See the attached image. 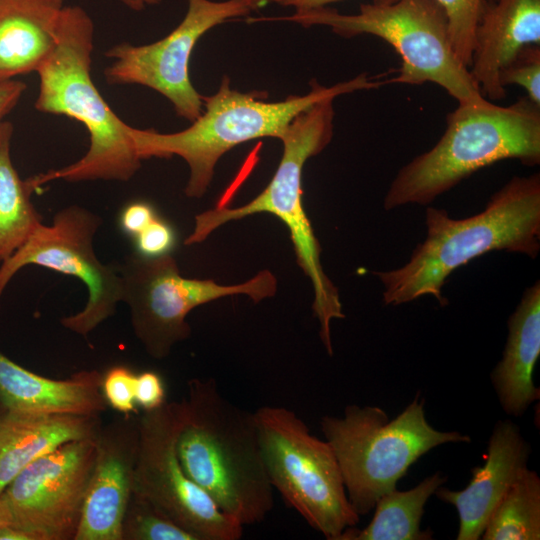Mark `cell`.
Returning <instances> with one entry per match:
<instances>
[{"label": "cell", "mask_w": 540, "mask_h": 540, "mask_svg": "<svg viewBox=\"0 0 540 540\" xmlns=\"http://www.w3.org/2000/svg\"><path fill=\"white\" fill-rule=\"evenodd\" d=\"M427 235L399 268L375 271L383 303L398 306L423 296L446 305L442 288L458 268L491 251L536 258L540 251V174L514 176L488 200L483 211L453 219L427 207Z\"/></svg>", "instance_id": "6da1fadb"}, {"label": "cell", "mask_w": 540, "mask_h": 540, "mask_svg": "<svg viewBox=\"0 0 540 540\" xmlns=\"http://www.w3.org/2000/svg\"><path fill=\"white\" fill-rule=\"evenodd\" d=\"M176 450L187 476L243 527L274 506L253 413L226 398L212 378L187 383Z\"/></svg>", "instance_id": "7a4b0ae2"}, {"label": "cell", "mask_w": 540, "mask_h": 540, "mask_svg": "<svg viewBox=\"0 0 540 540\" xmlns=\"http://www.w3.org/2000/svg\"><path fill=\"white\" fill-rule=\"evenodd\" d=\"M94 35L87 11L78 5L65 6L56 44L36 71L40 85L35 109L72 118L89 134L88 150L78 161L33 176L38 188L58 179L127 182L141 167L129 125L112 111L92 80Z\"/></svg>", "instance_id": "3957f363"}, {"label": "cell", "mask_w": 540, "mask_h": 540, "mask_svg": "<svg viewBox=\"0 0 540 540\" xmlns=\"http://www.w3.org/2000/svg\"><path fill=\"white\" fill-rule=\"evenodd\" d=\"M383 85L385 80L367 73L332 86H324L313 79L306 94L272 102L266 100L265 92H241L231 88L230 79L224 76L217 92L203 97L202 113L188 128L159 133L129 125L128 133L142 160L182 158L189 168L185 195L201 198L213 179L218 160L235 146L263 137L280 139L290 122L314 103Z\"/></svg>", "instance_id": "277c9868"}, {"label": "cell", "mask_w": 540, "mask_h": 540, "mask_svg": "<svg viewBox=\"0 0 540 540\" xmlns=\"http://www.w3.org/2000/svg\"><path fill=\"white\" fill-rule=\"evenodd\" d=\"M505 159L540 164V105L527 96L508 106L458 104L428 151L404 165L383 200L385 210L428 205L477 172Z\"/></svg>", "instance_id": "5b68a950"}, {"label": "cell", "mask_w": 540, "mask_h": 540, "mask_svg": "<svg viewBox=\"0 0 540 540\" xmlns=\"http://www.w3.org/2000/svg\"><path fill=\"white\" fill-rule=\"evenodd\" d=\"M334 98L320 100L300 112L280 140L283 154L266 188L238 208L217 207L195 216L194 228L185 239L193 245L207 239L218 227L258 213H269L287 227L297 263L311 282L312 309L319 322V336L329 355L333 354L331 321L342 319V303L337 287L324 272L321 246L303 206L302 173L306 161L322 152L334 133Z\"/></svg>", "instance_id": "8992f818"}, {"label": "cell", "mask_w": 540, "mask_h": 540, "mask_svg": "<svg viewBox=\"0 0 540 540\" xmlns=\"http://www.w3.org/2000/svg\"><path fill=\"white\" fill-rule=\"evenodd\" d=\"M287 21L303 27L326 26L352 38L368 34L389 43L399 54L398 75L386 84L441 86L458 104L478 105L486 99L470 70L458 58L450 38L447 15L436 0H397L390 4L363 3L356 14L327 7L280 17L249 19Z\"/></svg>", "instance_id": "52a82bcc"}, {"label": "cell", "mask_w": 540, "mask_h": 540, "mask_svg": "<svg viewBox=\"0 0 540 540\" xmlns=\"http://www.w3.org/2000/svg\"><path fill=\"white\" fill-rule=\"evenodd\" d=\"M425 400L415 399L393 420L380 407L349 405L342 417L323 416L325 440L338 461L347 497L361 516L394 490L422 455L445 443L471 441L457 431H439L426 419Z\"/></svg>", "instance_id": "ba28073f"}, {"label": "cell", "mask_w": 540, "mask_h": 540, "mask_svg": "<svg viewBox=\"0 0 540 540\" xmlns=\"http://www.w3.org/2000/svg\"><path fill=\"white\" fill-rule=\"evenodd\" d=\"M253 415L269 480L284 501L328 540L356 526L360 516L329 443L286 407L262 406Z\"/></svg>", "instance_id": "9c48e42d"}, {"label": "cell", "mask_w": 540, "mask_h": 540, "mask_svg": "<svg viewBox=\"0 0 540 540\" xmlns=\"http://www.w3.org/2000/svg\"><path fill=\"white\" fill-rule=\"evenodd\" d=\"M117 269L122 280V302L129 308L133 332L146 353L157 360L166 358L178 342L190 337L186 318L194 308L239 294L258 303L277 291V279L269 270H261L235 285L185 278L171 254L144 257L131 253L117 264Z\"/></svg>", "instance_id": "30bf717a"}, {"label": "cell", "mask_w": 540, "mask_h": 540, "mask_svg": "<svg viewBox=\"0 0 540 540\" xmlns=\"http://www.w3.org/2000/svg\"><path fill=\"white\" fill-rule=\"evenodd\" d=\"M102 224L95 212L70 205L58 211L50 225L41 223L27 240L0 265V299L14 275L28 265L41 266L79 279L88 290L82 310L63 317L61 325L86 337L112 317L122 302V280L117 265L102 263L94 237Z\"/></svg>", "instance_id": "8fae6325"}, {"label": "cell", "mask_w": 540, "mask_h": 540, "mask_svg": "<svg viewBox=\"0 0 540 540\" xmlns=\"http://www.w3.org/2000/svg\"><path fill=\"white\" fill-rule=\"evenodd\" d=\"M182 414L181 401H166L138 416L133 495L151 503L197 540H238L243 526L220 510L181 466L176 443Z\"/></svg>", "instance_id": "7c38bea8"}, {"label": "cell", "mask_w": 540, "mask_h": 540, "mask_svg": "<svg viewBox=\"0 0 540 540\" xmlns=\"http://www.w3.org/2000/svg\"><path fill=\"white\" fill-rule=\"evenodd\" d=\"M186 1L184 18L162 39L142 45L122 42L108 49L105 55L113 61L104 77L109 85H141L160 93L179 117L193 122L203 110V96L189 73L195 45L210 29L255 8L248 0Z\"/></svg>", "instance_id": "4fadbf2b"}, {"label": "cell", "mask_w": 540, "mask_h": 540, "mask_svg": "<svg viewBox=\"0 0 540 540\" xmlns=\"http://www.w3.org/2000/svg\"><path fill=\"white\" fill-rule=\"evenodd\" d=\"M96 457V438L65 443L18 473L2 492L14 525L36 540H74Z\"/></svg>", "instance_id": "5bb4252c"}, {"label": "cell", "mask_w": 540, "mask_h": 540, "mask_svg": "<svg viewBox=\"0 0 540 540\" xmlns=\"http://www.w3.org/2000/svg\"><path fill=\"white\" fill-rule=\"evenodd\" d=\"M138 443V416L122 414L102 424L74 540H122V523L133 494Z\"/></svg>", "instance_id": "9a60e30c"}, {"label": "cell", "mask_w": 540, "mask_h": 540, "mask_svg": "<svg viewBox=\"0 0 540 540\" xmlns=\"http://www.w3.org/2000/svg\"><path fill=\"white\" fill-rule=\"evenodd\" d=\"M530 452L519 428L510 420L499 421L490 436L485 463L472 470L468 486L461 491L441 486L436 490L439 499L457 509V540L481 538L497 504L528 468Z\"/></svg>", "instance_id": "2e32d148"}, {"label": "cell", "mask_w": 540, "mask_h": 540, "mask_svg": "<svg viewBox=\"0 0 540 540\" xmlns=\"http://www.w3.org/2000/svg\"><path fill=\"white\" fill-rule=\"evenodd\" d=\"M540 44V0H485L469 70L489 101L506 96L500 69L524 46Z\"/></svg>", "instance_id": "e0dca14e"}, {"label": "cell", "mask_w": 540, "mask_h": 540, "mask_svg": "<svg viewBox=\"0 0 540 540\" xmlns=\"http://www.w3.org/2000/svg\"><path fill=\"white\" fill-rule=\"evenodd\" d=\"M102 379L98 370H80L65 379L48 378L0 352V406L8 410L101 416L108 408Z\"/></svg>", "instance_id": "ac0fdd59"}, {"label": "cell", "mask_w": 540, "mask_h": 540, "mask_svg": "<svg viewBox=\"0 0 540 540\" xmlns=\"http://www.w3.org/2000/svg\"><path fill=\"white\" fill-rule=\"evenodd\" d=\"M101 416L12 411L0 406V494L25 467L61 445L96 438Z\"/></svg>", "instance_id": "d6986e66"}, {"label": "cell", "mask_w": 540, "mask_h": 540, "mask_svg": "<svg viewBox=\"0 0 540 540\" xmlns=\"http://www.w3.org/2000/svg\"><path fill=\"white\" fill-rule=\"evenodd\" d=\"M540 355V281L526 288L508 320V337L491 379L503 410L521 416L540 397L533 371Z\"/></svg>", "instance_id": "ffe728a7"}, {"label": "cell", "mask_w": 540, "mask_h": 540, "mask_svg": "<svg viewBox=\"0 0 540 540\" xmlns=\"http://www.w3.org/2000/svg\"><path fill=\"white\" fill-rule=\"evenodd\" d=\"M64 0H0V79L36 72L53 50Z\"/></svg>", "instance_id": "44dd1931"}, {"label": "cell", "mask_w": 540, "mask_h": 540, "mask_svg": "<svg viewBox=\"0 0 540 540\" xmlns=\"http://www.w3.org/2000/svg\"><path fill=\"white\" fill-rule=\"evenodd\" d=\"M445 481L446 478L437 472L409 490H391L378 499L374 515L366 527H349L338 540L431 539L430 531L420 530V522L427 500Z\"/></svg>", "instance_id": "7402d4cb"}, {"label": "cell", "mask_w": 540, "mask_h": 540, "mask_svg": "<svg viewBox=\"0 0 540 540\" xmlns=\"http://www.w3.org/2000/svg\"><path fill=\"white\" fill-rule=\"evenodd\" d=\"M13 124L0 122V263L10 257L42 223L31 201L33 178H20L11 159Z\"/></svg>", "instance_id": "603a6c76"}, {"label": "cell", "mask_w": 540, "mask_h": 540, "mask_svg": "<svg viewBox=\"0 0 540 540\" xmlns=\"http://www.w3.org/2000/svg\"><path fill=\"white\" fill-rule=\"evenodd\" d=\"M484 540L540 539V478L528 468L491 513Z\"/></svg>", "instance_id": "cb8c5ba5"}, {"label": "cell", "mask_w": 540, "mask_h": 540, "mask_svg": "<svg viewBox=\"0 0 540 540\" xmlns=\"http://www.w3.org/2000/svg\"><path fill=\"white\" fill-rule=\"evenodd\" d=\"M122 540H197L148 501L132 494L122 523Z\"/></svg>", "instance_id": "d4e9b609"}, {"label": "cell", "mask_w": 540, "mask_h": 540, "mask_svg": "<svg viewBox=\"0 0 540 540\" xmlns=\"http://www.w3.org/2000/svg\"><path fill=\"white\" fill-rule=\"evenodd\" d=\"M397 0H372L390 4ZM444 9L453 48L461 62L469 68L474 48L475 30L485 0H436Z\"/></svg>", "instance_id": "484cf974"}, {"label": "cell", "mask_w": 540, "mask_h": 540, "mask_svg": "<svg viewBox=\"0 0 540 540\" xmlns=\"http://www.w3.org/2000/svg\"><path fill=\"white\" fill-rule=\"evenodd\" d=\"M500 85L521 86L527 97L540 105V44L522 47L499 71Z\"/></svg>", "instance_id": "4316f807"}, {"label": "cell", "mask_w": 540, "mask_h": 540, "mask_svg": "<svg viewBox=\"0 0 540 540\" xmlns=\"http://www.w3.org/2000/svg\"><path fill=\"white\" fill-rule=\"evenodd\" d=\"M136 374L128 367L116 365L103 374L102 392L107 405L120 414L136 412Z\"/></svg>", "instance_id": "83f0119b"}, {"label": "cell", "mask_w": 540, "mask_h": 540, "mask_svg": "<svg viewBox=\"0 0 540 540\" xmlns=\"http://www.w3.org/2000/svg\"><path fill=\"white\" fill-rule=\"evenodd\" d=\"M136 253L144 257L170 254L176 241L173 228L158 216L134 238Z\"/></svg>", "instance_id": "f1b7e54d"}, {"label": "cell", "mask_w": 540, "mask_h": 540, "mask_svg": "<svg viewBox=\"0 0 540 540\" xmlns=\"http://www.w3.org/2000/svg\"><path fill=\"white\" fill-rule=\"evenodd\" d=\"M165 387L159 374L153 371H144L136 374L135 401L143 411H150L163 405L165 400Z\"/></svg>", "instance_id": "f546056e"}, {"label": "cell", "mask_w": 540, "mask_h": 540, "mask_svg": "<svg viewBox=\"0 0 540 540\" xmlns=\"http://www.w3.org/2000/svg\"><path fill=\"white\" fill-rule=\"evenodd\" d=\"M154 208L144 201H133L125 205L119 215L121 230L130 237L137 236L155 218Z\"/></svg>", "instance_id": "4dcf8cb0"}, {"label": "cell", "mask_w": 540, "mask_h": 540, "mask_svg": "<svg viewBox=\"0 0 540 540\" xmlns=\"http://www.w3.org/2000/svg\"><path fill=\"white\" fill-rule=\"evenodd\" d=\"M27 86L16 79H0V122L20 101Z\"/></svg>", "instance_id": "1f68e13d"}, {"label": "cell", "mask_w": 540, "mask_h": 540, "mask_svg": "<svg viewBox=\"0 0 540 540\" xmlns=\"http://www.w3.org/2000/svg\"><path fill=\"white\" fill-rule=\"evenodd\" d=\"M340 0H262L264 3H274L284 7L295 8V12L308 11L327 7L329 4Z\"/></svg>", "instance_id": "d6a6232c"}, {"label": "cell", "mask_w": 540, "mask_h": 540, "mask_svg": "<svg viewBox=\"0 0 540 540\" xmlns=\"http://www.w3.org/2000/svg\"><path fill=\"white\" fill-rule=\"evenodd\" d=\"M0 540H36V539L30 532L14 524H9L0 528Z\"/></svg>", "instance_id": "836d02e7"}, {"label": "cell", "mask_w": 540, "mask_h": 540, "mask_svg": "<svg viewBox=\"0 0 540 540\" xmlns=\"http://www.w3.org/2000/svg\"><path fill=\"white\" fill-rule=\"evenodd\" d=\"M9 524H14L13 514L8 501L0 494V528Z\"/></svg>", "instance_id": "e575fe53"}, {"label": "cell", "mask_w": 540, "mask_h": 540, "mask_svg": "<svg viewBox=\"0 0 540 540\" xmlns=\"http://www.w3.org/2000/svg\"><path fill=\"white\" fill-rule=\"evenodd\" d=\"M121 4L129 8L130 10L140 12L147 7L160 4L161 0H118Z\"/></svg>", "instance_id": "d590c367"}, {"label": "cell", "mask_w": 540, "mask_h": 540, "mask_svg": "<svg viewBox=\"0 0 540 540\" xmlns=\"http://www.w3.org/2000/svg\"><path fill=\"white\" fill-rule=\"evenodd\" d=\"M248 1L254 6L255 9L263 5L262 0H248Z\"/></svg>", "instance_id": "8d00e7d4"}, {"label": "cell", "mask_w": 540, "mask_h": 540, "mask_svg": "<svg viewBox=\"0 0 540 540\" xmlns=\"http://www.w3.org/2000/svg\"><path fill=\"white\" fill-rule=\"evenodd\" d=\"M487 1H494V0H487Z\"/></svg>", "instance_id": "74e56055"}]
</instances>
